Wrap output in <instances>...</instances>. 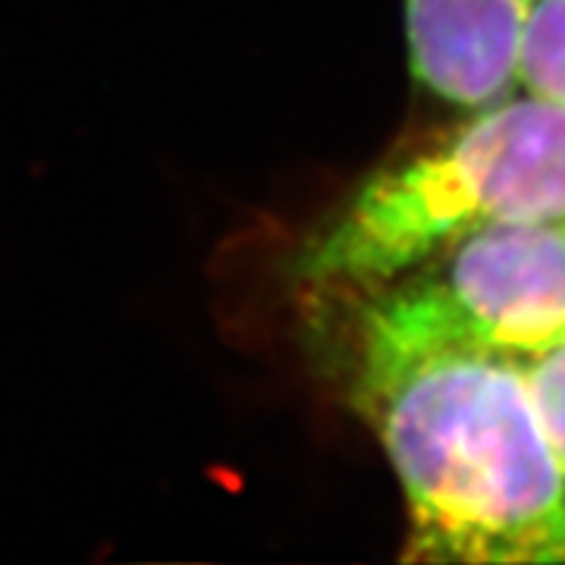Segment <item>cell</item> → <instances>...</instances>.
Instances as JSON below:
<instances>
[{
  "label": "cell",
  "mask_w": 565,
  "mask_h": 565,
  "mask_svg": "<svg viewBox=\"0 0 565 565\" xmlns=\"http://www.w3.org/2000/svg\"><path fill=\"white\" fill-rule=\"evenodd\" d=\"M345 364L349 403L403 490V559L565 565V475L522 362L424 352Z\"/></svg>",
  "instance_id": "cell-1"
},
{
  "label": "cell",
  "mask_w": 565,
  "mask_h": 565,
  "mask_svg": "<svg viewBox=\"0 0 565 565\" xmlns=\"http://www.w3.org/2000/svg\"><path fill=\"white\" fill-rule=\"evenodd\" d=\"M565 221V107L522 88L364 177L299 245L292 277L349 296L500 223Z\"/></svg>",
  "instance_id": "cell-2"
},
{
  "label": "cell",
  "mask_w": 565,
  "mask_h": 565,
  "mask_svg": "<svg viewBox=\"0 0 565 565\" xmlns=\"http://www.w3.org/2000/svg\"><path fill=\"white\" fill-rule=\"evenodd\" d=\"M349 308V359L478 352L527 362L565 343V221L500 223Z\"/></svg>",
  "instance_id": "cell-3"
},
{
  "label": "cell",
  "mask_w": 565,
  "mask_h": 565,
  "mask_svg": "<svg viewBox=\"0 0 565 565\" xmlns=\"http://www.w3.org/2000/svg\"><path fill=\"white\" fill-rule=\"evenodd\" d=\"M527 3L403 0L412 76L465 114L512 95Z\"/></svg>",
  "instance_id": "cell-4"
},
{
  "label": "cell",
  "mask_w": 565,
  "mask_h": 565,
  "mask_svg": "<svg viewBox=\"0 0 565 565\" xmlns=\"http://www.w3.org/2000/svg\"><path fill=\"white\" fill-rule=\"evenodd\" d=\"M515 88L565 107V0L527 3Z\"/></svg>",
  "instance_id": "cell-5"
},
{
  "label": "cell",
  "mask_w": 565,
  "mask_h": 565,
  "mask_svg": "<svg viewBox=\"0 0 565 565\" xmlns=\"http://www.w3.org/2000/svg\"><path fill=\"white\" fill-rule=\"evenodd\" d=\"M522 371L541 430L565 475V343L522 362Z\"/></svg>",
  "instance_id": "cell-6"
}]
</instances>
